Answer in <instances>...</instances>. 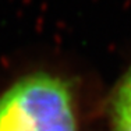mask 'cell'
<instances>
[{"label":"cell","instance_id":"obj_1","mask_svg":"<svg viewBox=\"0 0 131 131\" xmlns=\"http://www.w3.org/2000/svg\"><path fill=\"white\" fill-rule=\"evenodd\" d=\"M0 131H78L73 86L49 71H32L0 92Z\"/></svg>","mask_w":131,"mask_h":131},{"label":"cell","instance_id":"obj_2","mask_svg":"<svg viewBox=\"0 0 131 131\" xmlns=\"http://www.w3.org/2000/svg\"><path fill=\"white\" fill-rule=\"evenodd\" d=\"M113 131H131V70L118 84L112 101Z\"/></svg>","mask_w":131,"mask_h":131}]
</instances>
